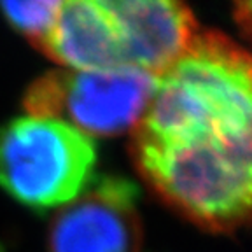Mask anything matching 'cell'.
<instances>
[{
	"label": "cell",
	"mask_w": 252,
	"mask_h": 252,
	"mask_svg": "<svg viewBox=\"0 0 252 252\" xmlns=\"http://www.w3.org/2000/svg\"><path fill=\"white\" fill-rule=\"evenodd\" d=\"M123 63L161 75L191 46L198 35L193 12L172 0H112Z\"/></svg>",
	"instance_id": "obj_6"
},
{
	"label": "cell",
	"mask_w": 252,
	"mask_h": 252,
	"mask_svg": "<svg viewBox=\"0 0 252 252\" xmlns=\"http://www.w3.org/2000/svg\"><path fill=\"white\" fill-rule=\"evenodd\" d=\"M39 47L67 70L125 65L114 18L105 0L62 2L55 25Z\"/></svg>",
	"instance_id": "obj_7"
},
{
	"label": "cell",
	"mask_w": 252,
	"mask_h": 252,
	"mask_svg": "<svg viewBox=\"0 0 252 252\" xmlns=\"http://www.w3.org/2000/svg\"><path fill=\"white\" fill-rule=\"evenodd\" d=\"M133 186L100 179L67 203L49 231L51 252H138L140 219Z\"/></svg>",
	"instance_id": "obj_5"
},
{
	"label": "cell",
	"mask_w": 252,
	"mask_h": 252,
	"mask_svg": "<svg viewBox=\"0 0 252 252\" xmlns=\"http://www.w3.org/2000/svg\"><path fill=\"white\" fill-rule=\"evenodd\" d=\"M158 77L130 65L56 70L28 88V116L68 123L90 138L135 130L153 100Z\"/></svg>",
	"instance_id": "obj_4"
},
{
	"label": "cell",
	"mask_w": 252,
	"mask_h": 252,
	"mask_svg": "<svg viewBox=\"0 0 252 252\" xmlns=\"http://www.w3.org/2000/svg\"><path fill=\"white\" fill-rule=\"evenodd\" d=\"M252 135L212 142L131 138L142 177L172 209L210 231H231L251 212Z\"/></svg>",
	"instance_id": "obj_2"
},
{
	"label": "cell",
	"mask_w": 252,
	"mask_h": 252,
	"mask_svg": "<svg viewBox=\"0 0 252 252\" xmlns=\"http://www.w3.org/2000/svg\"><path fill=\"white\" fill-rule=\"evenodd\" d=\"M251 60L229 37L203 32L158 75L133 137L158 142H212L252 135Z\"/></svg>",
	"instance_id": "obj_1"
},
{
	"label": "cell",
	"mask_w": 252,
	"mask_h": 252,
	"mask_svg": "<svg viewBox=\"0 0 252 252\" xmlns=\"http://www.w3.org/2000/svg\"><path fill=\"white\" fill-rule=\"evenodd\" d=\"M62 2L58 0H37V2H4L0 9L5 20L25 35L40 46L58 16Z\"/></svg>",
	"instance_id": "obj_8"
},
{
	"label": "cell",
	"mask_w": 252,
	"mask_h": 252,
	"mask_svg": "<svg viewBox=\"0 0 252 252\" xmlns=\"http://www.w3.org/2000/svg\"><path fill=\"white\" fill-rule=\"evenodd\" d=\"M94 161L93 140L62 119L25 116L0 131V186L32 209L70 203L88 188Z\"/></svg>",
	"instance_id": "obj_3"
}]
</instances>
